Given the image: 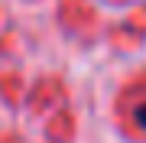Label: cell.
<instances>
[{
	"label": "cell",
	"mask_w": 146,
	"mask_h": 143,
	"mask_svg": "<svg viewBox=\"0 0 146 143\" xmlns=\"http://www.w3.org/2000/svg\"><path fill=\"white\" fill-rule=\"evenodd\" d=\"M133 117H136V124H140V127L146 130V101H143V104H136V107H133Z\"/></svg>",
	"instance_id": "1"
}]
</instances>
